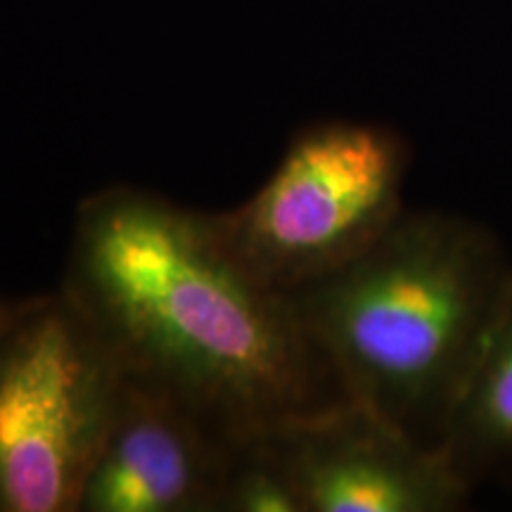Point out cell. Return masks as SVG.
Masks as SVG:
<instances>
[{
    "instance_id": "5",
    "label": "cell",
    "mask_w": 512,
    "mask_h": 512,
    "mask_svg": "<svg viewBox=\"0 0 512 512\" xmlns=\"http://www.w3.org/2000/svg\"><path fill=\"white\" fill-rule=\"evenodd\" d=\"M271 437L302 512H451L472 484L444 446L349 399L297 415Z\"/></svg>"
},
{
    "instance_id": "2",
    "label": "cell",
    "mask_w": 512,
    "mask_h": 512,
    "mask_svg": "<svg viewBox=\"0 0 512 512\" xmlns=\"http://www.w3.org/2000/svg\"><path fill=\"white\" fill-rule=\"evenodd\" d=\"M510 292L489 230L403 211L358 259L287 294L344 399L441 446Z\"/></svg>"
},
{
    "instance_id": "1",
    "label": "cell",
    "mask_w": 512,
    "mask_h": 512,
    "mask_svg": "<svg viewBox=\"0 0 512 512\" xmlns=\"http://www.w3.org/2000/svg\"><path fill=\"white\" fill-rule=\"evenodd\" d=\"M60 292L124 377L235 441L344 401L290 294L242 273L204 214L150 190L83 197Z\"/></svg>"
},
{
    "instance_id": "6",
    "label": "cell",
    "mask_w": 512,
    "mask_h": 512,
    "mask_svg": "<svg viewBox=\"0 0 512 512\" xmlns=\"http://www.w3.org/2000/svg\"><path fill=\"white\" fill-rule=\"evenodd\" d=\"M233 446L174 396L124 377L79 512H219Z\"/></svg>"
},
{
    "instance_id": "8",
    "label": "cell",
    "mask_w": 512,
    "mask_h": 512,
    "mask_svg": "<svg viewBox=\"0 0 512 512\" xmlns=\"http://www.w3.org/2000/svg\"><path fill=\"white\" fill-rule=\"evenodd\" d=\"M219 512H302L271 430L235 441Z\"/></svg>"
},
{
    "instance_id": "7",
    "label": "cell",
    "mask_w": 512,
    "mask_h": 512,
    "mask_svg": "<svg viewBox=\"0 0 512 512\" xmlns=\"http://www.w3.org/2000/svg\"><path fill=\"white\" fill-rule=\"evenodd\" d=\"M441 446L472 472L512 460V292L453 408Z\"/></svg>"
},
{
    "instance_id": "3",
    "label": "cell",
    "mask_w": 512,
    "mask_h": 512,
    "mask_svg": "<svg viewBox=\"0 0 512 512\" xmlns=\"http://www.w3.org/2000/svg\"><path fill=\"white\" fill-rule=\"evenodd\" d=\"M411 152L392 128L320 121L290 140L266 183L235 209L204 214L242 273L294 292L358 259L403 214Z\"/></svg>"
},
{
    "instance_id": "9",
    "label": "cell",
    "mask_w": 512,
    "mask_h": 512,
    "mask_svg": "<svg viewBox=\"0 0 512 512\" xmlns=\"http://www.w3.org/2000/svg\"><path fill=\"white\" fill-rule=\"evenodd\" d=\"M36 302L38 297H24V299L0 297V337H3L5 332H8Z\"/></svg>"
},
{
    "instance_id": "4",
    "label": "cell",
    "mask_w": 512,
    "mask_h": 512,
    "mask_svg": "<svg viewBox=\"0 0 512 512\" xmlns=\"http://www.w3.org/2000/svg\"><path fill=\"white\" fill-rule=\"evenodd\" d=\"M124 373L57 290L0 337V512H79Z\"/></svg>"
}]
</instances>
